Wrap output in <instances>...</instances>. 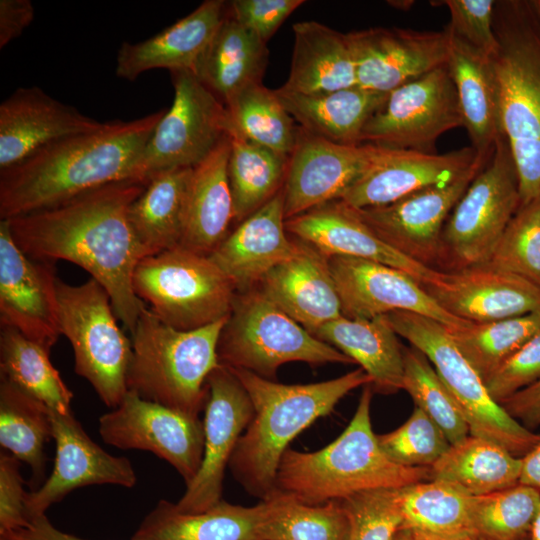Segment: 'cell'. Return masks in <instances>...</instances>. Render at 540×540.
Here are the masks:
<instances>
[{"label": "cell", "instance_id": "7dc6e473", "mask_svg": "<svg viewBox=\"0 0 540 540\" xmlns=\"http://www.w3.org/2000/svg\"><path fill=\"white\" fill-rule=\"evenodd\" d=\"M485 265L540 287V195L520 205Z\"/></svg>", "mask_w": 540, "mask_h": 540}, {"label": "cell", "instance_id": "44dd1931", "mask_svg": "<svg viewBox=\"0 0 540 540\" xmlns=\"http://www.w3.org/2000/svg\"><path fill=\"white\" fill-rule=\"evenodd\" d=\"M372 150V144H339L298 127L282 188L285 219L340 200L367 167Z\"/></svg>", "mask_w": 540, "mask_h": 540}, {"label": "cell", "instance_id": "3957f363", "mask_svg": "<svg viewBox=\"0 0 540 540\" xmlns=\"http://www.w3.org/2000/svg\"><path fill=\"white\" fill-rule=\"evenodd\" d=\"M230 369L246 389L254 413L228 467L235 480L260 500L277 491L276 474L289 443L317 419L330 414L350 391L372 383L361 367L335 379L309 384H282L244 369Z\"/></svg>", "mask_w": 540, "mask_h": 540}, {"label": "cell", "instance_id": "ba28073f", "mask_svg": "<svg viewBox=\"0 0 540 540\" xmlns=\"http://www.w3.org/2000/svg\"><path fill=\"white\" fill-rule=\"evenodd\" d=\"M136 296L165 324L193 330L230 315L237 289L208 255L181 245L142 258Z\"/></svg>", "mask_w": 540, "mask_h": 540}, {"label": "cell", "instance_id": "c3c4849f", "mask_svg": "<svg viewBox=\"0 0 540 540\" xmlns=\"http://www.w3.org/2000/svg\"><path fill=\"white\" fill-rule=\"evenodd\" d=\"M377 438L391 461L412 468L431 467L451 446L442 429L417 407L400 427Z\"/></svg>", "mask_w": 540, "mask_h": 540}, {"label": "cell", "instance_id": "6da1fadb", "mask_svg": "<svg viewBox=\"0 0 540 540\" xmlns=\"http://www.w3.org/2000/svg\"><path fill=\"white\" fill-rule=\"evenodd\" d=\"M146 184L116 182L50 208L4 219L15 243L29 257L51 263L65 260L86 270L105 288L118 320L130 333L146 304L132 286L144 255L128 211Z\"/></svg>", "mask_w": 540, "mask_h": 540}, {"label": "cell", "instance_id": "8992f818", "mask_svg": "<svg viewBox=\"0 0 540 540\" xmlns=\"http://www.w3.org/2000/svg\"><path fill=\"white\" fill-rule=\"evenodd\" d=\"M228 317L201 328L178 330L145 306L130 333L128 390L198 417L209 396L207 379L220 365L218 343Z\"/></svg>", "mask_w": 540, "mask_h": 540}, {"label": "cell", "instance_id": "603a6c76", "mask_svg": "<svg viewBox=\"0 0 540 540\" xmlns=\"http://www.w3.org/2000/svg\"><path fill=\"white\" fill-rule=\"evenodd\" d=\"M428 294L456 318L484 323L540 313V287L487 265L441 272Z\"/></svg>", "mask_w": 540, "mask_h": 540}, {"label": "cell", "instance_id": "6125c7cd", "mask_svg": "<svg viewBox=\"0 0 540 540\" xmlns=\"http://www.w3.org/2000/svg\"><path fill=\"white\" fill-rule=\"evenodd\" d=\"M391 6H394L398 9L408 10L413 4V1H390Z\"/></svg>", "mask_w": 540, "mask_h": 540}, {"label": "cell", "instance_id": "60d3db41", "mask_svg": "<svg viewBox=\"0 0 540 540\" xmlns=\"http://www.w3.org/2000/svg\"><path fill=\"white\" fill-rule=\"evenodd\" d=\"M50 352L16 329L0 325V377L59 413L71 412L72 391L50 361Z\"/></svg>", "mask_w": 540, "mask_h": 540}, {"label": "cell", "instance_id": "1f68e13d", "mask_svg": "<svg viewBox=\"0 0 540 540\" xmlns=\"http://www.w3.org/2000/svg\"><path fill=\"white\" fill-rule=\"evenodd\" d=\"M291 67L283 90L320 94L357 86L347 34L308 20L293 25Z\"/></svg>", "mask_w": 540, "mask_h": 540}, {"label": "cell", "instance_id": "91938a15", "mask_svg": "<svg viewBox=\"0 0 540 540\" xmlns=\"http://www.w3.org/2000/svg\"><path fill=\"white\" fill-rule=\"evenodd\" d=\"M0 536L6 537L8 540H36L29 535L26 529H21Z\"/></svg>", "mask_w": 540, "mask_h": 540}, {"label": "cell", "instance_id": "7402d4cb", "mask_svg": "<svg viewBox=\"0 0 540 540\" xmlns=\"http://www.w3.org/2000/svg\"><path fill=\"white\" fill-rule=\"evenodd\" d=\"M479 155L472 146L435 154L373 145L367 167L340 200L356 209L386 205L455 179Z\"/></svg>", "mask_w": 540, "mask_h": 540}, {"label": "cell", "instance_id": "83f0119b", "mask_svg": "<svg viewBox=\"0 0 540 540\" xmlns=\"http://www.w3.org/2000/svg\"><path fill=\"white\" fill-rule=\"evenodd\" d=\"M225 8L222 0H206L160 33L138 43L123 42L116 56V76L133 81L157 68L194 72L226 15Z\"/></svg>", "mask_w": 540, "mask_h": 540}, {"label": "cell", "instance_id": "5b68a950", "mask_svg": "<svg viewBox=\"0 0 540 540\" xmlns=\"http://www.w3.org/2000/svg\"><path fill=\"white\" fill-rule=\"evenodd\" d=\"M373 392L371 384L363 386L348 426L329 445L314 452L285 451L276 490L302 503L319 505L364 491L430 480L429 468L401 466L382 451L371 424Z\"/></svg>", "mask_w": 540, "mask_h": 540}, {"label": "cell", "instance_id": "e7e4bbea", "mask_svg": "<svg viewBox=\"0 0 540 540\" xmlns=\"http://www.w3.org/2000/svg\"><path fill=\"white\" fill-rule=\"evenodd\" d=\"M396 540H416L409 532L402 530Z\"/></svg>", "mask_w": 540, "mask_h": 540}, {"label": "cell", "instance_id": "cb8c5ba5", "mask_svg": "<svg viewBox=\"0 0 540 540\" xmlns=\"http://www.w3.org/2000/svg\"><path fill=\"white\" fill-rule=\"evenodd\" d=\"M286 231L327 257L346 256L380 262L411 275L422 286L434 283L442 271L398 252L341 200L325 203L285 221Z\"/></svg>", "mask_w": 540, "mask_h": 540}, {"label": "cell", "instance_id": "f5cc1de1", "mask_svg": "<svg viewBox=\"0 0 540 540\" xmlns=\"http://www.w3.org/2000/svg\"><path fill=\"white\" fill-rule=\"evenodd\" d=\"M303 0H233L230 15L262 41L268 40Z\"/></svg>", "mask_w": 540, "mask_h": 540}, {"label": "cell", "instance_id": "52a82bcc", "mask_svg": "<svg viewBox=\"0 0 540 540\" xmlns=\"http://www.w3.org/2000/svg\"><path fill=\"white\" fill-rule=\"evenodd\" d=\"M218 358L223 366L244 369L269 380L288 362L354 363L312 335L258 287L237 292L219 338Z\"/></svg>", "mask_w": 540, "mask_h": 540}, {"label": "cell", "instance_id": "e575fe53", "mask_svg": "<svg viewBox=\"0 0 540 540\" xmlns=\"http://www.w3.org/2000/svg\"><path fill=\"white\" fill-rule=\"evenodd\" d=\"M266 44L226 13L193 73L225 104L247 85L262 82Z\"/></svg>", "mask_w": 540, "mask_h": 540}, {"label": "cell", "instance_id": "bcb514c9", "mask_svg": "<svg viewBox=\"0 0 540 540\" xmlns=\"http://www.w3.org/2000/svg\"><path fill=\"white\" fill-rule=\"evenodd\" d=\"M540 510V492L518 483L489 494L472 496L473 532L500 540H518L529 536Z\"/></svg>", "mask_w": 540, "mask_h": 540}, {"label": "cell", "instance_id": "816d5d0a", "mask_svg": "<svg viewBox=\"0 0 540 540\" xmlns=\"http://www.w3.org/2000/svg\"><path fill=\"white\" fill-rule=\"evenodd\" d=\"M494 0H444L450 13L447 25L458 37L468 44L492 56L497 48L493 30Z\"/></svg>", "mask_w": 540, "mask_h": 540}, {"label": "cell", "instance_id": "f546056e", "mask_svg": "<svg viewBox=\"0 0 540 540\" xmlns=\"http://www.w3.org/2000/svg\"><path fill=\"white\" fill-rule=\"evenodd\" d=\"M229 154L227 135L193 168L188 188L180 245L208 256L226 238L234 222L228 178Z\"/></svg>", "mask_w": 540, "mask_h": 540}, {"label": "cell", "instance_id": "4dcf8cb0", "mask_svg": "<svg viewBox=\"0 0 540 540\" xmlns=\"http://www.w3.org/2000/svg\"><path fill=\"white\" fill-rule=\"evenodd\" d=\"M264 502L251 507L224 500L202 512H185L161 499L143 518L131 540H263Z\"/></svg>", "mask_w": 540, "mask_h": 540}, {"label": "cell", "instance_id": "681fc988", "mask_svg": "<svg viewBox=\"0 0 540 540\" xmlns=\"http://www.w3.org/2000/svg\"><path fill=\"white\" fill-rule=\"evenodd\" d=\"M397 489L369 490L340 500L349 518L348 540H396L403 528Z\"/></svg>", "mask_w": 540, "mask_h": 540}, {"label": "cell", "instance_id": "be15d7a7", "mask_svg": "<svg viewBox=\"0 0 540 540\" xmlns=\"http://www.w3.org/2000/svg\"><path fill=\"white\" fill-rule=\"evenodd\" d=\"M463 540H500V539H494V538H490V537H486L480 534L473 533ZM518 540H528V537L523 538V539H518Z\"/></svg>", "mask_w": 540, "mask_h": 540}, {"label": "cell", "instance_id": "f907efd6", "mask_svg": "<svg viewBox=\"0 0 540 540\" xmlns=\"http://www.w3.org/2000/svg\"><path fill=\"white\" fill-rule=\"evenodd\" d=\"M540 379V332L508 357L486 380L491 398L501 405Z\"/></svg>", "mask_w": 540, "mask_h": 540}, {"label": "cell", "instance_id": "e0dca14e", "mask_svg": "<svg viewBox=\"0 0 540 540\" xmlns=\"http://www.w3.org/2000/svg\"><path fill=\"white\" fill-rule=\"evenodd\" d=\"M329 266L341 303L342 316L371 319L396 311L417 313L448 328L469 322L444 310L411 275L367 259L332 256Z\"/></svg>", "mask_w": 540, "mask_h": 540}, {"label": "cell", "instance_id": "2e32d148", "mask_svg": "<svg viewBox=\"0 0 540 540\" xmlns=\"http://www.w3.org/2000/svg\"><path fill=\"white\" fill-rule=\"evenodd\" d=\"M207 385L202 463L176 503L185 512H202L222 500L226 467L254 413L246 389L229 367L220 364L215 368Z\"/></svg>", "mask_w": 540, "mask_h": 540}, {"label": "cell", "instance_id": "836d02e7", "mask_svg": "<svg viewBox=\"0 0 540 540\" xmlns=\"http://www.w3.org/2000/svg\"><path fill=\"white\" fill-rule=\"evenodd\" d=\"M276 95L301 128L326 140L360 145L362 131L389 93L358 86L328 93L301 94L275 90Z\"/></svg>", "mask_w": 540, "mask_h": 540}, {"label": "cell", "instance_id": "11a10c76", "mask_svg": "<svg viewBox=\"0 0 540 540\" xmlns=\"http://www.w3.org/2000/svg\"><path fill=\"white\" fill-rule=\"evenodd\" d=\"M30 0H0V48L18 38L34 19Z\"/></svg>", "mask_w": 540, "mask_h": 540}, {"label": "cell", "instance_id": "d6986e66", "mask_svg": "<svg viewBox=\"0 0 540 540\" xmlns=\"http://www.w3.org/2000/svg\"><path fill=\"white\" fill-rule=\"evenodd\" d=\"M52 437L56 443L53 470L36 490L27 493L25 506L29 521L75 489L100 484L135 486L137 476L132 462L114 456L94 442L72 412L51 410Z\"/></svg>", "mask_w": 540, "mask_h": 540}, {"label": "cell", "instance_id": "7c38bea8", "mask_svg": "<svg viewBox=\"0 0 540 540\" xmlns=\"http://www.w3.org/2000/svg\"><path fill=\"white\" fill-rule=\"evenodd\" d=\"M174 99L149 139L141 163L143 179L173 168H193L228 135L224 103L191 71H172Z\"/></svg>", "mask_w": 540, "mask_h": 540}, {"label": "cell", "instance_id": "7a4b0ae2", "mask_svg": "<svg viewBox=\"0 0 540 540\" xmlns=\"http://www.w3.org/2000/svg\"><path fill=\"white\" fill-rule=\"evenodd\" d=\"M165 109L50 143L0 171V218L50 208L122 181L147 183L142 155Z\"/></svg>", "mask_w": 540, "mask_h": 540}, {"label": "cell", "instance_id": "4fadbf2b", "mask_svg": "<svg viewBox=\"0 0 540 540\" xmlns=\"http://www.w3.org/2000/svg\"><path fill=\"white\" fill-rule=\"evenodd\" d=\"M460 126L457 90L445 65L392 90L366 123L360 143L433 153L437 139Z\"/></svg>", "mask_w": 540, "mask_h": 540}, {"label": "cell", "instance_id": "ee69618b", "mask_svg": "<svg viewBox=\"0 0 540 540\" xmlns=\"http://www.w3.org/2000/svg\"><path fill=\"white\" fill-rule=\"evenodd\" d=\"M459 350L485 380L540 332V313L448 328Z\"/></svg>", "mask_w": 540, "mask_h": 540}, {"label": "cell", "instance_id": "d4e9b609", "mask_svg": "<svg viewBox=\"0 0 540 540\" xmlns=\"http://www.w3.org/2000/svg\"><path fill=\"white\" fill-rule=\"evenodd\" d=\"M103 126L37 86L20 87L0 104V171L50 143Z\"/></svg>", "mask_w": 540, "mask_h": 540}, {"label": "cell", "instance_id": "db71d44e", "mask_svg": "<svg viewBox=\"0 0 540 540\" xmlns=\"http://www.w3.org/2000/svg\"><path fill=\"white\" fill-rule=\"evenodd\" d=\"M21 461L8 453L0 455V535L28 529L27 492L20 472Z\"/></svg>", "mask_w": 540, "mask_h": 540}, {"label": "cell", "instance_id": "4316f807", "mask_svg": "<svg viewBox=\"0 0 540 540\" xmlns=\"http://www.w3.org/2000/svg\"><path fill=\"white\" fill-rule=\"evenodd\" d=\"M296 239V253L270 270L258 288L313 334L322 325L342 316L341 303L329 257Z\"/></svg>", "mask_w": 540, "mask_h": 540}, {"label": "cell", "instance_id": "ac0fdd59", "mask_svg": "<svg viewBox=\"0 0 540 540\" xmlns=\"http://www.w3.org/2000/svg\"><path fill=\"white\" fill-rule=\"evenodd\" d=\"M54 263L25 254L0 221V324L51 351L61 335Z\"/></svg>", "mask_w": 540, "mask_h": 540}, {"label": "cell", "instance_id": "277c9868", "mask_svg": "<svg viewBox=\"0 0 540 540\" xmlns=\"http://www.w3.org/2000/svg\"><path fill=\"white\" fill-rule=\"evenodd\" d=\"M493 30L501 130L526 204L540 195V0L496 1Z\"/></svg>", "mask_w": 540, "mask_h": 540}, {"label": "cell", "instance_id": "8fae6325", "mask_svg": "<svg viewBox=\"0 0 540 540\" xmlns=\"http://www.w3.org/2000/svg\"><path fill=\"white\" fill-rule=\"evenodd\" d=\"M521 205L512 153L501 136L449 215L442 245L461 268L485 265Z\"/></svg>", "mask_w": 540, "mask_h": 540}, {"label": "cell", "instance_id": "9a60e30c", "mask_svg": "<svg viewBox=\"0 0 540 540\" xmlns=\"http://www.w3.org/2000/svg\"><path fill=\"white\" fill-rule=\"evenodd\" d=\"M492 152L480 153L466 171L449 182L426 187L386 205L354 209L384 242L430 266L443 252L442 232L447 218Z\"/></svg>", "mask_w": 540, "mask_h": 540}, {"label": "cell", "instance_id": "9f6ffc18", "mask_svg": "<svg viewBox=\"0 0 540 540\" xmlns=\"http://www.w3.org/2000/svg\"><path fill=\"white\" fill-rule=\"evenodd\" d=\"M501 406L527 429L540 426V379L510 396Z\"/></svg>", "mask_w": 540, "mask_h": 540}, {"label": "cell", "instance_id": "8d00e7d4", "mask_svg": "<svg viewBox=\"0 0 540 540\" xmlns=\"http://www.w3.org/2000/svg\"><path fill=\"white\" fill-rule=\"evenodd\" d=\"M403 528L416 540H463L473 534L472 496L456 486L426 480L397 489Z\"/></svg>", "mask_w": 540, "mask_h": 540}, {"label": "cell", "instance_id": "9c48e42d", "mask_svg": "<svg viewBox=\"0 0 540 540\" xmlns=\"http://www.w3.org/2000/svg\"><path fill=\"white\" fill-rule=\"evenodd\" d=\"M384 316L398 336L428 358L460 406L470 435L491 440L520 458L540 441V434L524 427L491 398L444 324L407 311Z\"/></svg>", "mask_w": 540, "mask_h": 540}, {"label": "cell", "instance_id": "ffe728a7", "mask_svg": "<svg viewBox=\"0 0 540 540\" xmlns=\"http://www.w3.org/2000/svg\"><path fill=\"white\" fill-rule=\"evenodd\" d=\"M355 61L357 86L390 93L447 62V35L376 27L347 33Z\"/></svg>", "mask_w": 540, "mask_h": 540}, {"label": "cell", "instance_id": "f1b7e54d", "mask_svg": "<svg viewBox=\"0 0 540 540\" xmlns=\"http://www.w3.org/2000/svg\"><path fill=\"white\" fill-rule=\"evenodd\" d=\"M446 66L454 81L463 126L479 153L493 151L502 135L497 80L491 57L458 37L448 26Z\"/></svg>", "mask_w": 540, "mask_h": 540}, {"label": "cell", "instance_id": "94428289", "mask_svg": "<svg viewBox=\"0 0 540 540\" xmlns=\"http://www.w3.org/2000/svg\"><path fill=\"white\" fill-rule=\"evenodd\" d=\"M528 540H540V510L532 523Z\"/></svg>", "mask_w": 540, "mask_h": 540}, {"label": "cell", "instance_id": "f35d334b", "mask_svg": "<svg viewBox=\"0 0 540 540\" xmlns=\"http://www.w3.org/2000/svg\"><path fill=\"white\" fill-rule=\"evenodd\" d=\"M228 136V178L233 199V223L238 224L283 188L289 157L236 133L231 132Z\"/></svg>", "mask_w": 540, "mask_h": 540}, {"label": "cell", "instance_id": "484cf974", "mask_svg": "<svg viewBox=\"0 0 540 540\" xmlns=\"http://www.w3.org/2000/svg\"><path fill=\"white\" fill-rule=\"evenodd\" d=\"M281 189L261 208L238 223L209 255L232 281L237 292L256 287L277 265L297 251V239L288 238Z\"/></svg>", "mask_w": 540, "mask_h": 540}, {"label": "cell", "instance_id": "ab89813d", "mask_svg": "<svg viewBox=\"0 0 540 540\" xmlns=\"http://www.w3.org/2000/svg\"><path fill=\"white\" fill-rule=\"evenodd\" d=\"M52 437L51 410L0 377V445L27 464L38 484L45 471V445Z\"/></svg>", "mask_w": 540, "mask_h": 540}, {"label": "cell", "instance_id": "30bf717a", "mask_svg": "<svg viewBox=\"0 0 540 540\" xmlns=\"http://www.w3.org/2000/svg\"><path fill=\"white\" fill-rule=\"evenodd\" d=\"M57 298L60 332L72 346L75 373L106 406L116 408L128 392L132 343L117 323L107 291L92 277L80 285L58 277Z\"/></svg>", "mask_w": 540, "mask_h": 540}, {"label": "cell", "instance_id": "03108f58", "mask_svg": "<svg viewBox=\"0 0 540 540\" xmlns=\"http://www.w3.org/2000/svg\"><path fill=\"white\" fill-rule=\"evenodd\" d=\"M0 540H8L6 537L0 536Z\"/></svg>", "mask_w": 540, "mask_h": 540}, {"label": "cell", "instance_id": "7bdbcfd3", "mask_svg": "<svg viewBox=\"0 0 540 540\" xmlns=\"http://www.w3.org/2000/svg\"><path fill=\"white\" fill-rule=\"evenodd\" d=\"M261 501L263 540L349 539V518L340 500L310 505L277 490Z\"/></svg>", "mask_w": 540, "mask_h": 540}, {"label": "cell", "instance_id": "f6af8a7d", "mask_svg": "<svg viewBox=\"0 0 540 540\" xmlns=\"http://www.w3.org/2000/svg\"><path fill=\"white\" fill-rule=\"evenodd\" d=\"M403 390L444 432L450 444L470 435L469 425L452 393L428 358L414 347H403Z\"/></svg>", "mask_w": 540, "mask_h": 540}, {"label": "cell", "instance_id": "680465c9", "mask_svg": "<svg viewBox=\"0 0 540 540\" xmlns=\"http://www.w3.org/2000/svg\"><path fill=\"white\" fill-rule=\"evenodd\" d=\"M26 530L36 540H86L57 529L46 515L32 519Z\"/></svg>", "mask_w": 540, "mask_h": 540}, {"label": "cell", "instance_id": "5bb4252c", "mask_svg": "<svg viewBox=\"0 0 540 540\" xmlns=\"http://www.w3.org/2000/svg\"><path fill=\"white\" fill-rule=\"evenodd\" d=\"M99 435L123 450L149 451L169 463L186 486L197 475L204 453V426L194 417L143 399L128 390L121 403L99 418Z\"/></svg>", "mask_w": 540, "mask_h": 540}, {"label": "cell", "instance_id": "74e56055", "mask_svg": "<svg viewBox=\"0 0 540 540\" xmlns=\"http://www.w3.org/2000/svg\"><path fill=\"white\" fill-rule=\"evenodd\" d=\"M429 470L430 480L480 496L517 485L521 458L491 440L469 435L451 445Z\"/></svg>", "mask_w": 540, "mask_h": 540}, {"label": "cell", "instance_id": "d6a6232c", "mask_svg": "<svg viewBox=\"0 0 540 540\" xmlns=\"http://www.w3.org/2000/svg\"><path fill=\"white\" fill-rule=\"evenodd\" d=\"M312 335L358 363L370 376L373 391L393 394L403 390V347L384 315L371 319L341 316Z\"/></svg>", "mask_w": 540, "mask_h": 540}, {"label": "cell", "instance_id": "b9f144b4", "mask_svg": "<svg viewBox=\"0 0 540 540\" xmlns=\"http://www.w3.org/2000/svg\"><path fill=\"white\" fill-rule=\"evenodd\" d=\"M229 133H236L282 155L292 153L298 127L284 108L275 90L262 82L247 85L225 104Z\"/></svg>", "mask_w": 540, "mask_h": 540}, {"label": "cell", "instance_id": "6f0895ef", "mask_svg": "<svg viewBox=\"0 0 540 540\" xmlns=\"http://www.w3.org/2000/svg\"><path fill=\"white\" fill-rule=\"evenodd\" d=\"M519 483L540 492V441L521 457Z\"/></svg>", "mask_w": 540, "mask_h": 540}, {"label": "cell", "instance_id": "d590c367", "mask_svg": "<svg viewBox=\"0 0 540 540\" xmlns=\"http://www.w3.org/2000/svg\"><path fill=\"white\" fill-rule=\"evenodd\" d=\"M193 168L158 172L130 205L129 222L144 257L180 245Z\"/></svg>", "mask_w": 540, "mask_h": 540}]
</instances>
